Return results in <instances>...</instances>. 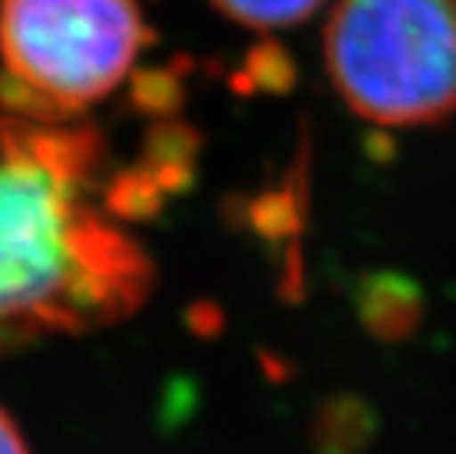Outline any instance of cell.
<instances>
[{
    "label": "cell",
    "mask_w": 456,
    "mask_h": 454,
    "mask_svg": "<svg viewBox=\"0 0 456 454\" xmlns=\"http://www.w3.org/2000/svg\"><path fill=\"white\" fill-rule=\"evenodd\" d=\"M309 162L306 148L300 151V162L286 171L283 180L271 189L256 192L248 201H232L230 221L245 225L271 254H274L280 275L277 286L289 298L300 295L304 286V263H300V239L306 227V204H309Z\"/></svg>",
    "instance_id": "cell-5"
},
{
    "label": "cell",
    "mask_w": 456,
    "mask_h": 454,
    "mask_svg": "<svg viewBox=\"0 0 456 454\" xmlns=\"http://www.w3.org/2000/svg\"><path fill=\"white\" fill-rule=\"evenodd\" d=\"M0 454H30L21 428L4 408H0Z\"/></svg>",
    "instance_id": "cell-15"
},
{
    "label": "cell",
    "mask_w": 456,
    "mask_h": 454,
    "mask_svg": "<svg viewBox=\"0 0 456 454\" xmlns=\"http://www.w3.org/2000/svg\"><path fill=\"white\" fill-rule=\"evenodd\" d=\"M153 284L148 251L80 189L0 157V357L118 325Z\"/></svg>",
    "instance_id": "cell-1"
},
{
    "label": "cell",
    "mask_w": 456,
    "mask_h": 454,
    "mask_svg": "<svg viewBox=\"0 0 456 454\" xmlns=\"http://www.w3.org/2000/svg\"><path fill=\"white\" fill-rule=\"evenodd\" d=\"M103 204L115 221H153L162 216L168 195L159 180L139 162L112 175V180L106 183Z\"/></svg>",
    "instance_id": "cell-11"
},
{
    "label": "cell",
    "mask_w": 456,
    "mask_h": 454,
    "mask_svg": "<svg viewBox=\"0 0 456 454\" xmlns=\"http://www.w3.org/2000/svg\"><path fill=\"white\" fill-rule=\"evenodd\" d=\"M191 71L189 56H174L168 65H151V69L130 71L127 103L133 112L148 121L174 119L186 106V77Z\"/></svg>",
    "instance_id": "cell-9"
},
{
    "label": "cell",
    "mask_w": 456,
    "mask_h": 454,
    "mask_svg": "<svg viewBox=\"0 0 456 454\" xmlns=\"http://www.w3.org/2000/svg\"><path fill=\"white\" fill-rule=\"evenodd\" d=\"M324 60L342 101L383 128L456 115V0H338Z\"/></svg>",
    "instance_id": "cell-2"
},
{
    "label": "cell",
    "mask_w": 456,
    "mask_h": 454,
    "mask_svg": "<svg viewBox=\"0 0 456 454\" xmlns=\"http://www.w3.org/2000/svg\"><path fill=\"white\" fill-rule=\"evenodd\" d=\"M0 110L9 115H18V119H30V121L74 119V115H68L60 103H53L47 95L38 92L36 86H30L6 69H0Z\"/></svg>",
    "instance_id": "cell-13"
},
{
    "label": "cell",
    "mask_w": 456,
    "mask_h": 454,
    "mask_svg": "<svg viewBox=\"0 0 456 454\" xmlns=\"http://www.w3.org/2000/svg\"><path fill=\"white\" fill-rule=\"evenodd\" d=\"M186 322L191 327V334H198V336H216L224 331V313H221L218 304H209V301L191 304L186 313Z\"/></svg>",
    "instance_id": "cell-14"
},
{
    "label": "cell",
    "mask_w": 456,
    "mask_h": 454,
    "mask_svg": "<svg viewBox=\"0 0 456 454\" xmlns=\"http://www.w3.org/2000/svg\"><path fill=\"white\" fill-rule=\"evenodd\" d=\"M324 0H212V6L230 21L250 30H280L306 21Z\"/></svg>",
    "instance_id": "cell-12"
},
{
    "label": "cell",
    "mask_w": 456,
    "mask_h": 454,
    "mask_svg": "<svg viewBox=\"0 0 456 454\" xmlns=\"http://www.w3.org/2000/svg\"><path fill=\"white\" fill-rule=\"evenodd\" d=\"M377 433L380 413L356 392L327 395L309 419V446L315 454H368Z\"/></svg>",
    "instance_id": "cell-7"
},
{
    "label": "cell",
    "mask_w": 456,
    "mask_h": 454,
    "mask_svg": "<svg viewBox=\"0 0 456 454\" xmlns=\"http://www.w3.org/2000/svg\"><path fill=\"white\" fill-rule=\"evenodd\" d=\"M203 136L183 119H157L144 130L142 166L159 180L165 195H186L198 180Z\"/></svg>",
    "instance_id": "cell-8"
},
{
    "label": "cell",
    "mask_w": 456,
    "mask_h": 454,
    "mask_svg": "<svg viewBox=\"0 0 456 454\" xmlns=\"http://www.w3.org/2000/svg\"><path fill=\"white\" fill-rule=\"evenodd\" d=\"M153 42L135 0H0L4 69L68 115L112 95Z\"/></svg>",
    "instance_id": "cell-3"
},
{
    "label": "cell",
    "mask_w": 456,
    "mask_h": 454,
    "mask_svg": "<svg viewBox=\"0 0 456 454\" xmlns=\"http://www.w3.org/2000/svg\"><path fill=\"white\" fill-rule=\"evenodd\" d=\"M297 86V65L292 54L274 38H262L245 56V65L230 74V89L239 95H289Z\"/></svg>",
    "instance_id": "cell-10"
},
{
    "label": "cell",
    "mask_w": 456,
    "mask_h": 454,
    "mask_svg": "<svg viewBox=\"0 0 456 454\" xmlns=\"http://www.w3.org/2000/svg\"><path fill=\"white\" fill-rule=\"evenodd\" d=\"M351 301L365 334L380 343L412 340L427 313L421 284L397 268L359 275L351 289Z\"/></svg>",
    "instance_id": "cell-6"
},
{
    "label": "cell",
    "mask_w": 456,
    "mask_h": 454,
    "mask_svg": "<svg viewBox=\"0 0 456 454\" xmlns=\"http://www.w3.org/2000/svg\"><path fill=\"white\" fill-rule=\"evenodd\" d=\"M0 157L21 160L86 192L106 169V139L89 121H30L0 112Z\"/></svg>",
    "instance_id": "cell-4"
}]
</instances>
